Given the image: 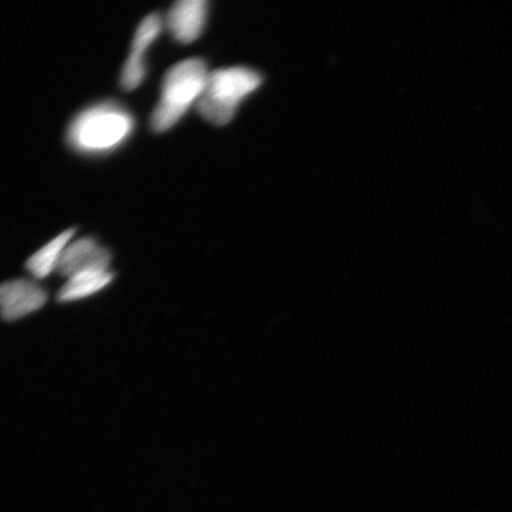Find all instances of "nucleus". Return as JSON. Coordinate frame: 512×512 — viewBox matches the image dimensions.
<instances>
[{
  "label": "nucleus",
  "instance_id": "f257e3e1",
  "mask_svg": "<svg viewBox=\"0 0 512 512\" xmlns=\"http://www.w3.org/2000/svg\"><path fill=\"white\" fill-rule=\"evenodd\" d=\"M134 130L132 114L115 102H102L81 112L70 124L67 140L83 155H105L127 142Z\"/></svg>",
  "mask_w": 512,
  "mask_h": 512
},
{
  "label": "nucleus",
  "instance_id": "f03ea898",
  "mask_svg": "<svg viewBox=\"0 0 512 512\" xmlns=\"http://www.w3.org/2000/svg\"><path fill=\"white\" fill-rule=\"evenodd\" d=\"M206 63L200 59L179 62L166 73L162 95L151 117V128L163 133L175 126L197 104L208 80Z\"/></svg>",
  "mask_w": 512,
  "mask_h": 512
},
{
  "label": "nucleus",
  "instance_id": "7ed1b4c3",
  "mask_svg": "<svg viewBox=\"0 0 512 512\" xmlns=\"http://www.w3.org/2000/svg\"><path fill=\"white\" fill-rule=\"evenodd\" d=\"M261 78L254 70L234 67L209 73L197 110L209 123L222 126L232 121L243 99L259 88Z\"/></svg>",
  "mask_w": 512,
  "mask_h": 512
},
{
  "label": "nucleus",
  "instance_id": "20e7f679",
  "mask_svg": "<svg viewBox=\"0 0 512 512\" xmlns=\"http://www.w3.org/2000/svg\"><path fill=\"white\" fill-rule=\"evenodd\" d=\"M47 303V292L30 280H11L0 285V317L14 322L31 315Z\"/></svg>",
  "mask_w": 512,
  "mask_h": 512
},
{
  "label": "nucleus",
  "instance_id": "39448f33",
  "mask_svg": "<svg viewBox=\"0 0 512 512\" xmlns=\"http://www.w3.org/2000/svg\"><path fill=\"white\" fill-rule=\"evenodd\" d=\"M163 19L157 14L147 16L134 35L132 50L121 74L120 85L125 91H133L140 86L146 75L145 55L147 49L157 40L162 31Z\"/></svg>",
  "mask_w": 512,
  "mask_h": 512
},
{
  "label": "nucleus",
  "instance_id": "423d86ee",
  "mask_svg": "<svg viewBox=\"0 0 512 512\" xmlns=\"http://www.w3.org/2000/svg\"><path fill=\"white\" fill-rule=\"evenodd\" d=\"M110 265V252L94 239L83 238L64 249L57 271L69 279L83 272L110 271Z\"/></svg>",
  "mask_w": 512,
  "mask_h": 512
},
{
  "label": "nucleus",
  "instance_id": "0eeeda50",
  "mask_svg": "<svg viewBox=\"0 0 512 512\" xmlns=\"http://www.w3.org/2000/svg\"><path fill=\"white\" fill-rule=\"evenodd\" d=\"M207 15L206 0H181L172 6L166 24L176 41L189 44L202 34Z\"/></svg>",
  "mask_w": 512,
  "mask_h": 512
},
{
  "label": "nucleus",
  "instance_id": "6e6552de",
  "mask_svg": "<svg viewBox=\"0 0 512 512\" xmlns=\"http://www.w3.org/2000/svg\"><path fill=\"white\" fill-rule=\"evenodd\" d=\"M74 234L75 229H69L56 236L54 240L31 256L27 262V270L37 279L47 278L57 270L64 249L72 241Z\"/></svg>",
  "mask_w": 512,
  "mask_h": 512
},
{
  "label": "nucleus",
  "instance_id": "1a4fd4ad",
  "mask_svg": "<svg viewBox=\"0 0 512 512\" xmlns=\"http://www.w3.org/2000/svg\"><path fill=\"white\" fill-rule=\"evenodd\" d=\"M114 275L111 271L106 272H83L69 278L66 285L61 288L59 300L62 303L75 302L93 296V294L104 290L112 283Z\"/></svg>",
  "mask_w": 512,
  "mask_h": 512
}]
</instances>
